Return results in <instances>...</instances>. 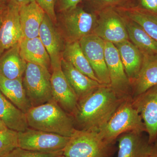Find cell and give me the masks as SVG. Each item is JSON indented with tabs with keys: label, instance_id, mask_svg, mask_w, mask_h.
Returning a JSON list of instances; mask_svg holds the SVG:
<instances>
[{
	"label": "cell",
	"instance_id": "obj_1",
	"mask_svg": "<svg viewBox=\"0 0 157 157\" xmlns=\"http://www.w3.org/2000/svg\"><path fill=\"white\" fill-rule=\"evenodd\" d=\"M124 99L118 96L109 86L102 85L78 101L72 116L76 128L100 132Z\"/></svg>",
	"mask_w": 157,
	"mask_h": 157
},
{
	"label": "cell",
	"instance_id": "obj_2",
	"mask_svg": "<svg viewBox=\"0 0 157 157\" xmlns=\"http://www.w3.org/2000/svg\"><path fill=\"white\" fill-rule=\"evenodd\" d=\"M29 128L71 137L76 130L73 117L54 99L31 107L26 113Z\"/></svg>",
	"mask_w": 157,
	"mask_h": 157
},
{
	"label": "cell",
	"instance_id": "obj_3",
	"mask_svg": "<svg viewBox=\"0 0 157 157\" xmlns=\"http://www.w3.org/2000/svg\"><path fill=\"white\" fill-rule=\"evenodd\" d=\"M129 132H146L145 125L133 106L131 97L123 101L106 125L99 132L105 141L113 144L120 135Z\"/></svg>",
	"mask_w": 157,
	"mask_h": 157
},
{
	"label": "cell",
	"instance_id": "obj_4",
	"mask_svg": "<svg viewBox=\"0 0 157 157\" xmlns=\"http://www.w3.org/2000/svg\"><path fill=\"white\" fill-rule=\"evenodd\" d=\"M113 144L102 138L99 132L76 129L63 150L66 157H111Z\"/></svg>",
	"mask_w": 157,
	"mask_h": 157
},
{
	"label": "cell",
	"instance_id": "obj_5",
	"mask_svg": "<svg viewBox=\"0 0 157 157\" xmlns=\"http://www.w3.org/2000/svg\"><path fill=\"white\" fill-rule=\"evenodd\" d=\"M51 76L47 68L27 63L23 83L33 107L45 104L53 99Z\"/></svg>",
	"mask_w": 157,
	"mask_h": 157
},
{
	"label": "cell",
	"instance_id": "obj_6",
	"mask_svg": "<svg viewBox=\"0 0 157 157\" xmlns=\"http://www.w3.org/2000/svg\"><path fill=\"white\" fill-rule=\"evenodd\" d=\"M59 13L67 42L79 41L94 33L98 20L97 14L86 11L80 5Z\"/></svg>",
	"mask_w": 157,
	"mask_h": 157
},
{
	"label": "cell",
	"instance_id": "obj_7",
	"mask_svg": "<svg viewBox=\"0 0 157 157\" xmlns=\"http://www.w3.org/2000/svg\"><path fill=\"white\" fill-rule=\"evenodd\" d=\"M18 147L32 151L52 153L63 151L70 137L28 128L18 132Z\"/></svg>",
	"mask_w": 157,
	"mask_h": 157
},
{
	"label": "cell",
	"instance_id": "obj_8",
	"mask_svg": "<svg viewBox=\"0 0 157 157\" xmlns=\"http://www.w3.org/2000/svg\"><path fill=\"white\" fill-rule=\"evenodd\" d=\"M97 15V25L93 34L114 45L129 40L123 15L117 9H106Z\"/></svg>",
	"mask_w": 157,
	"mask_h": 157
},
{
	"label": "cell",
	"instance_id": "obj_9",
	"mask_svg": "<svg viewBox=\"0 0 157 157\" xmlns=\"http://www.w3.org/2000/svg\"><path fill=\"white\" fill-rule=\"evenodd\" d=\"M22 39L19 8L7 2L0 10V56Z\"/></svg>",
	"mask_w": 157,
	"mask_h": 157
},
{
	"label": "cell",
	"instance_id": "obj_10",
	"mask_svg": "<svg viewBox=\"0 0 157 157\" xmlns=\"http://www.w3.org/2000/svg\"><path fill=\"white\" fill-rule=\"evenodd\" d=\"M105 56L110 87L123 99L132 98V86L114 44L105 42Z\"/></svg>",
	"mask_w": 157,
	"mask_h": 157
},
{
	"label": "cell",
	"instance_id": "obj_11",
	"mask_svg": "<svg viewBox=\"0 0 157 157\" xmlns=\"http://www.w3.org/2000/svg\"><path fill=\"white\" fill-rule=\"evenodd\" d=\"M86 57L101 84L110 86V80L105 56V42L94 34L83 37L79 41Z\"/></svg>",
	"mask_w": 157,
	"mask_h": 157
},
{
	"label": "cell",
	"instance_id": "obj_12",
	"mask_svg": "<svg viewBox=\"0 0 157 157\" xmlns=\"http://www.w3.org/2000/svg\"><path fill=\"white\" fill-rule=\"evenodd\" d=\"M132 102L145 125L148 143L152 144L157 140V85L132 98Z\"/></svg>",
	"mask_w": 157,
	"mask_h": 157
},
{
	"label": "cell",
	"instance_id": "obj_13",
	"mask_svg": "<svg viewBox=\"0 0 157 157\" xmlns=\"http://www.w3.org/2000/svg\"><path fill=\"white\" fill-rule=\"evenodd\" d=\"M54 23L45 14L39 29V37L50 57L51 69L61 67L65 45Z\"/></svg>",
	"mask_w": 157,
	"mask_h": 157
},
{
	"label": "cell",
	"instance_id": "obj_14",
	"mask_svg": "<svg viewBox=\"0 0 157 157\" xmlns=\"http://www.w3.org/2000/svg\"><path fill=\"white\" fill-rule=\"evenodd\" d=\"M52 70L51 83L53 99L72 116L77 108L78 98L62 71L61 67Z\"/></svg>",
	"mask_w": 157,
	"mask_h": 157
},
{
	"label": "cell",
	"instance_id": "obj_15",
	"mask_svg": "<svg viewBox=\"0 0 157 157\" xmlns=\"http://www.w3.org/2000/svg\"><path fill=\"white\" fill-rule=\"evenodd\" d=\"M61 68L78 101L103 85L76 70L73 65L63 58L61 61Z\"/></svg>",
	"mask_w": 157,
	"mask_h": 157
},
{
	"label": "cell",
	"instance_id": "obj_16",
	"mask_svg": "<svg viewBox=\"0 0 157 157\" xmlns=\"http://www.w3.org/2000/svg\"><path fill=\"white\" fill-rule=\"evenodd\" d=\"M45 14L36 1L19 8L23 38L33 39L39 36V29Z\"/></svg>",
	"mask_w": 157,
	"mask_h": 157
},
{
	"label": "cell",
	"instance_id": "obj_17",
	"mask_svg": "<svg viewBox=\"0 0 157 157\" xmlns=\"http://www.w3.org/2000/svg\"><path fill=\"white\" fill-rule=\"evenodd\" d=\"M114 45L118 51L125 71L132 86L142 67L143 53L129 40Z\"/></svg>",
	"mask_w": 157,
	"mask_h": 157
},
{
	"label": "cell",
	"instance_id": "obj_18",
	"mask_svg": "<svg viewBox=\"0 0 157 157\" xmlns=\"http://www.w3.org/2000/svg\"><path fill=\"white\" fill-rule=\"evenodd\" d=\"M119 149L117 157H148L150 144L148 138L142 133L135 132H125L118 137Z\"/></svg>",
	"mask_w": 157,
	"mask_h": 157
},
{
	"label": "cell",
	"instance_id": "obj_19",
	"mask_svg": "<svg viewBox=\"0 0 157 157\" xmlns=\"http://www.w3.org/2000/svg\"><path fill=\"white\" fill-rule=\"evenodd\" d=\"M156 85L157 54L144 55L141 69L132 84V98L140 95Z\"/></svg>",
	"mask_w": 157,
	"mask_h": 157
},
{
	"label": "cell",
	"instance_id": "obj_20",
	"mask_svg": "<svg viewBox=\"0 0 157 157\" xmlns=\"http://www.w3.org/2000/svg\"><path fill=\"white\" fill-rule=\"evenodd\" d=\"M27 63L23 58L19 43L6 51L0 56V74L6 78H23Z\"/></svg>",
	"mask_w": 157,
	"mask_h": 157
},
{
	"label": "cell",
	"instance_id": "obj_21",
	"mask_svg": "<svg viewBox=\"0 0 157 157\" xmlns=\"http://www.w3.org/2000/svg\"><path fill=\"white\" fill-rule=\"evenodd\" d=\"M0 91L12 104L25 114L33 107L27 96L23 78L9 79L0 74Z\"/></svg>",
	"mask_w": 157,
	"mask_h": 157
},
{
	"label": "cell",
	"instance_id": "obj_22",
	"mask_svg": "<svg viewBox=\"0 0 157 157\" xmlns=\"http://www.w3.org/2000/svg\"><path fill=\"white\" fill-rule=\"evenodd\" d=\"M20 51L27 63L40 65L49 70L50 57L39 37L33 39L23 38L19 42Z\"/></svg>",
	"mask_w": 157,
	"mask_h": 157
},
{
	"label": "cell",
	"instance_id": "obj_23",
	"mask_svg": "<svg viewBox=\"0 0 157 157\" xmlns=\"http://www.w3.org/2000/svg\"><path fill=\"white\" fill-rule=\"evenodd\" d=\"M0 119L8 128L24 132L29 126L26 114L8 100L0 91Z\"/></svg>",
	"mask_w": 157,
	"mask_h": 157
},
{
	"label": "cell",
	"instance_id": "obj_24",
	"mask_svg": "<svg viewBox=\"0 0 157 157\" xmlns=\"http://www.w3.org/2000/svg\"><path fill=\"white\" fill-rule=\"evenodd\" d=\"M123 15L129 40L140 50L144 55L157 54L156 41L149 36L138 24Z\"/></svg>",
	"mask_w": 157,
	"mask_h": 157
},
{
	"label": "cell",
	"instance_id": "obj_25",
	"mask_svg": "<svg viewBox=\"0 0 157 157\" xmlns=\"http://www.w3.org/2000/svg\"><path fill=\"white\" fill-rule=\"evenodd\" d=\"M63 58L76 70L100 82L82 52L79 41L67 42L65 45Z\"/></svg>",
	"mask_w": 157,
	"mask_h": 157
},
{
	"label": "cell",
	"instance_id": "obj_26",
	"mask_svg": "<svg viewBox=\"0 0 157 157\" xmlns=\"http://www.w3.org/2000/svg\"><path fill=\"white\" fill-rule=\"evenodd\" d=\"M121 14L137 23L157 42V15L137 8L117 9Z\"/></svg>",
	"mask_w": 157,
	"mask_h": 157
},
{
	"label": "cell",
	"instance_id": "obj_27",
	"mask_svg": "<svg viewBox=\"0 0 157 157\" xmlns=\"http://www.w3.org/2000/svg\"><path fill=\"white\" fill-rule=\"evenodd\" d=\"M88 11L97 14L105 9H121L136 6V0H82Z\"/></svg>",
	"mask_w": 157,
	"mask_h": 157
},
{
	"label": "cell",
	"instance_id": "obj_28",
	"mask_svg": "<svg viewBox=\"0 0 157 157\" xmlns=\"http://www.w3.org/2000/svg\"><path fill=\"white\" fill-rule=\"evenodd\" d=\"M18 147V132L8 128L0 131V157L7 155Z\"/></svg>",
	"mask_w": 157,
	"mask_h": 157
},
{
	"label": "cell",
	"instance_id": "obj_29",
	"mask_svg": "<svg viewBox=\"0 0 157 157\" xmlns=\"http://www.w3.org/2000/svg\"><path fill=\"white\" fill-rule=\"evenodd\" d=\"M63 154V151L52 153L40 152L18 147L4 157H56Z\"/></svg>",
	"mask_w": 157,
	"mask_h": 157
},
{
	"label": "cell",
	"instance_id": "obj_30",
	"mask_svg": "<svg viewBox=\"0 0 157 157\" xmlns=\"http://www.w3.org/2000/svg\"><path fill=\"white\" fill-rule=\"evenodd\" d=\"M36 1L45 14L55 23L57 21L56 13V0H36Z\"/></svg>",
	"mask_w": 157,
	"mask_h": 157
},
{
	"label": "cell",
	"instance_id": "obj_31",
	"mask_svg": "<svg viewBox=\"0 0 157 157\" xmlns=\"http://www.w3.org/2000/svg\"><path fill=\"white\" fill-rule=\"evenodd\" d=\"M82 0H56V9L59 12L70 10L80 5Z\"/></svg>",
	"mask_w": 157,
	"mask_h": 157
},
{
	"label": "cell",
	"instance_id": "obj_32",
	"mask_svg": "<svg viewBox=\"0 0 157 157\" xmlns=\"http://www.w3.org/2000/svg\"><path fill=\"white\" fill-rule=\"evenodd\" d=\"M136 7L157 15V0H136Z\"/></svg>",
	"mask_w": 157,
	"mask_h": 157
},
{
	"label": "cell",
	"instance_id": "obj_33",
	"mask_svg": "<svg viewBox=\"0 0 157 157\" xmlns=\"http://www.w3.org/2000/svg\"><path fill=\"white\" fill-rule=\"evenodd\" d=\"M36 0H9L8 2L17 6L20 8L21 6L28 4Z\"/></svg>",
	"mask_w": 157,
	"mask_h": 157
},
{
	"label": "cell",
	"instance_id": "obj_34",
	"mask_svg": "<svg viewBox=\"0 0 157 157\" xmlns=\"http://www.w3.org/2000/svg\"><path fill=\"white\" fill-rule=\"evenodd\" d=\"M148 157H157V140L150 144Z\"/></svg>",
	"mask_w": 157,
	"mask_h": 157
},
{
	"label": "cell",
	"instance_id": "obj_35",
	"mask_svg": "<svg viewBox=\"0 0 157 157\" xmlns=\"http://www.w3.org/2000/svg\"><path fill=\"white\" fill-rule=\"evenodd\" d=\"M7 128H8L6 126V124H4L2 121L0 119V131L5 130V129H7Z\"/></svg>",
	"mask_w": 157,
	"mask_h": 157
},
{
	"label": "cell",
	"instance_id": "obj_36",
	"mask_svg": "<svg viewBox=\"0 0 157 157\" xmlns=\"http://www.w3.org/2000/svg\"><path fill=\"white\" fill-rule=\"evenodd\" d=\"M7 2H5L4 0H0V10L2 8L3 6Z\"/></svg>",
	"mask_w": 157,
	"mask_h": 157
},
{
	"label": "cell",
	"instance_id": "obj_37",
	"mask_svg": "<svg viewBox=\"0 0 157 157\" xmlns=\"http://www.w3.org/2000/svg\"><path fill=\"white\" fill-rule=\"evenodd\" d=\"M56 157H66L65 156H64L63 155H59L57 156Z\"/></svg>",
	"mask_w": 157,
	"mask_h": 157
},
{
	"label": "cell",
	"instance_id": "obj_38",
	"mask_svg": "<svg viewBox=\"0 0 157 157\" xmlns=\"http://www.w3.org/2000/svg\"><path fill=\"white\" fill-rule=\"evenodd\" d=\"M4 1H5L6 2H7L8 1H9V0H4Z\"/></svg>",
	"mask_w": 157,
	"mask_h": 157
}]
</instances>
